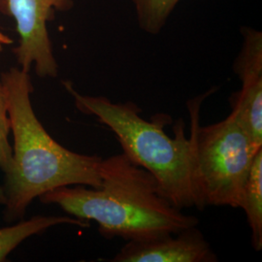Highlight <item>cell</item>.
<instances>
[{
	"instance_id": "cell-1",
	"label": "cell",
	"mask_w": 262,
	"mask_h": 262,
	"mask_svg": "<svg viewBox=\"0 0 262 262\" xmlns=\"http://www.w3.org/2000/svg\"><path fill=\"white\" fill-rule=\"evenodd\" d=\"M101 187L77 185L57 187L39 197L83 221L98 224L107 239L125 241L152 239L197 226L194 215L182 213L162 195L155 177L123 152L102 159Z\"/></svg>"
},
{
	"instance_id": "cell-2",
	"label": "cell",
	"mask_w": 262,
	"mask_h": 262,
	"mask_svg": "<svg viewBox=\"0 0 262 262\" xmlns=\"http://www.w3.org/2000/svg\"><path fill=\"white\" fill-rule=\"evenodd\" d=\"M0 80L14 139L12 164L2 186L6 196L4 221L11 224L23 219L34 199L57 187H101L102 158L66 149L39 121L31 103L33 86L29 73L13 67L3 72Z\"/></svg>"
},
{
	"instance_id": "cell-3",
	"label": "cell",
	"mask_w": 262,
	"mask_h": 262,
	"mask_svg": "<svg viewBox=\"0 0 262 262\" xmlns=\"http://www.w3.org/2000/svg\"><path fill=\"white\" fill-rule=\"evenodd\" d=\"M72 95L77 109L94 116L118 138L122 152L132 162L146 169L159 184L162 195L178 209L196 207L203 210L192 178V148L181 119L174 126L175 138L164 131L170 121L165 114H157L151 122L140 116L133 102L115 103L104 96L78 93L70 81L62 82Z\"/></svg>"
},
{
	"instance_id": "cell-4",
	"label": "cell",
	"mask_w": 262,
	"mask_h": 262,
	"mask_svg": "<svg viewBox=\"0 0 262 262\" xmlns=\"http://www.w3.org/2000/svg\"><path fill=\"white\" fill-rule=\"evenodd\" d=\"M214 90L187 102L190 116L192 178L202 206L240 208L256 149L233 116L204 127L199 125L203 100ZM262 149V148H261Z\"/></svg>"
},
{
	"instance_id": "cell-5",
	"label": "cell",
	"mask_w": 262,
	"mask_h": 262,
	"mask_svg": "<svg viewBox=\"0 0 262 262\" xmlns=\"http://www.w3.org/2000/svg\"><path fill=\"white\" fill-rule=\"evenodd\" d=\"M75 0H0V11L16 21L19 46L14 50L20 69L34 66L41 78H56L58 66L54 56L47 24L55 11L70 9Z\"/></svg>"
},
{
	"instance_id": "cell-6",
	"label": "cell",
	"mask_w": 262,
	"mask_h": 262,
	"mask_svg": "<svg viewBox=\"0 0 262 262\" xmlns=\"http://www.w3.org/2000/svg\"><path fill=\"white\" fill-rule=\"evenodd\" d=\"M243 44L235 58L233 70L241 90L232 94L231 116L243 127L256 149L262 148V33L242 28Z\"/></svg>"
},
{
	"instance_id": "cell-7",
	"label": "cell",
	"mask_w": 262,
	"mask_h": 262,
	"mask_svg": "<svg viewBox=\"0 0 262 262\" xmlns=\"http://www.w3.org/2000/svg\"><path fill=\"white\" fill-rule=\"evenodd\" d=\"M112 262H216L219 258L197 226L152 239L127 241Z\"/></svg>"
},
{
	"instance_id": "cell-8",
	"label": "cell",
	"mask_w": 262,
	"mask_h": 262,
	"mask_svg": "<svg viewBox=\"0 0 262 262\" xmlns=\"http://www.w3.org/2000/svg\"><path fill=\"white\" fill-rule=\"evenodd\" d=\"M60 225H75L89 227L86 221L63 215H35L27 221H19L16 225L0 227V262L5 261L7 256L19 244L29 237L41 234L49 228Z\"/></svg>"
},
{
	"instance_id": "cell-9",
	"label": "cell",
	"mask_w": 262,
	"mask_h": 262,
	"mask_svg": "<svg viewBox=\"0 0 262 262\" xmlns=\"http://www.w3.org/2000/svg\"><path fill=\"white\" fill-rule=\"evenodd\" d=\"M252 231L254 251L262 250V149L254 157L250 175L244 189L241 207Z\"/></svg>"
},
{
	"instance_id": "cell-10",
	"label": "cell",
	"mask_w": 262,
	"mask_h": 262,
	"mask_svg": "<svg viewBox=\"0 0 262 262\" xmlns=\"http://www.w3.org/2000/svg\"><path fill=\"white\" fill-rule=\"evenodd\" d=\"M181 0H133L138 24L149 34H159Z\"/></svg>"
},
{
	"instance_id": "cell-11",
	"label": "cell",
	"mask_w": 262,
	"mask_h": 262,
	"mask_svg": "<svg viewBox=\"0 0 262 262\" xmlns=\"http://www.w3.org/2000/svg\"><path fill=\"white\" fill-rule=\"evenodd\" d=\"M10 119L4 86L0 80V169L6 173L12 164L13 150L9 142Z\"/></svg>"
},
{
	"instance_id": "cell-12",
	"label": "cell",
	"mask_w": 262,
	"mask_h": 262,
	"mask_svg": "<svg viewBox=\"0 0 262 262\" xmlns=\"http://www.w3.org/2000/svg\"><path fill=\"white\" fill-rule=\"evenodd\" d=\"M13 43V40L11 38L8 37L6 34H4L1 30H0V53L2 52L3 47L6 45H9Z\"/></svg>"
},
{
	"instance_id": "cell-13",
	"label": "cell",
	"mask_w": 262,
	"mask_h": 262,
	"mask_svg": "<svg viewBox=\"0 0 262 262\" xmlns=\"http://www.w3.org/2000/svg\"><path fill=\"white\" fill-rule=\"evenodd\" d=\"M6 203V196H5V192H4V189L3 187L0 186V205H5Z\"/></svg>"
}]
</instances>
